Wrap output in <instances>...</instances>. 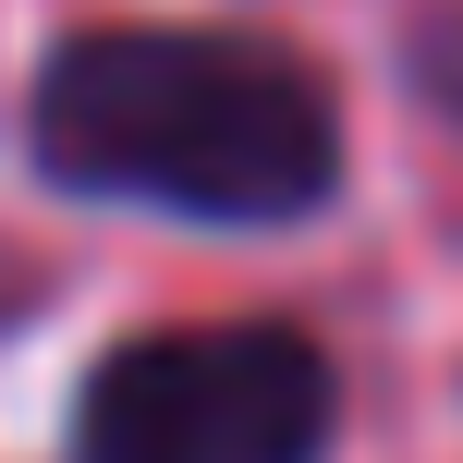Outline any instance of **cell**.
<instances>
[{
    "mask_svg": "<svg viewBox=\"0 0 463 463\" xmlns=\"http://www.w3.org/2000/svg\"><path fill=\"white\" fill-rule=\"evenodd\" d=\"M37 159L73 195L269 232L342 184L329 86L244 24H86L37 73Z\"/></svg>",
    "mask_w": 463,
    "mask_h": 463,
    "instance_id": "6da1fadb",
    "label": "cell"
},
{
    "mask_svg": "<svg viewBox=\"0 0 463 463\" xmlns=\"http://www.w3.org/2000/svg\"><path fill=\"white\" fill-rule=\"evenodd\" d=\"M329 354L305 329H135L73 391V463H317Z\"/></svg>",
    "mask_w": 463,
    "mask_h": 463,
    "instance_id": "7a4b0ae2",
    "label": "cell"
}]
</instances>
